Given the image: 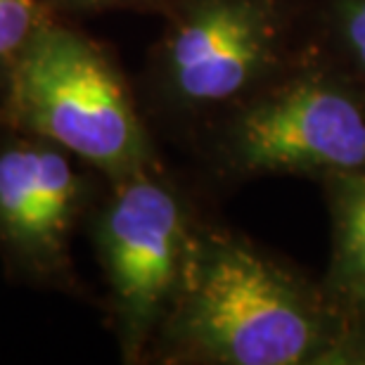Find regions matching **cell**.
I'll return each instance as SVG.
<instances>
[{
  "mask_svg": "<svg viewBox=\"0 0 365 365\" xmlns=\"http://www.w3.org/2000/svg\"><path fill=\"white\" fill-rule=\"evenodd\" d=\"M55 12H109V10H133V12H159L173 5V0H48Z\"/></svg>",
  "mask_w": 365,
  "mask_h": 365,
  "instance_id": "obj_11",
  "label": "cell"
},
{
  "mask_svg": "<svg viewBox=\"0 0 365 365\" xmlns=\"http://www.w3.org/2000/svg\"><path fill=\"white\" fill-rule=\"evenodd\" d=\"M0 128H5V114H3V109H0Z\"/></svg>",
  "mask_w": 365,
  "mask_h": 365,
  "instance_id": "obj_12",
  "label": "cell"
},
{
  "mask_svg": "<svg viewBox=\"0 0 365 365\" xmlns=\"http://www.w3.org/2000/svg\"><path fill=\"white\" fill-rule=\"evenodd\" d=\"M155 53L169 112L223 119L297 62L287 0H173Z\"/></svg>",
  "mask_w": 365,
  "mask_h": 365,
  "instance_id": "obj_4",
  "label": "cell"
},
{
  "mask_svg": "<svg viewBox=\"0 0 365 365\" xmlns=\"http://www.w3.org/2000/svg\"><path fill=\"white\" fill-rule=\"evenodd\" d=\"M78 159L43 138L10 130L0 140V252L36 282L71 280L69 242L91 204Z\"/></svg>",
  "mask_w": 365,
  "mask_h": 365,
  "instance_id": "obj_6",
  "label": "cell"
},
{
  "mask_svg": "<svg viewBox=\"0 0 365 365\" xmlns=\"http://www.w3.org/2000/svg\"><path fill=\"white\" fill-rule=\"evenodd\" d=\"M55 14L48 0H0V86L36 31Z\"/></svg>",
  "mask_w": 365,
  "mask_h": 365,
  "instance_id": "obj_8",
  "label": "cell"
},
{
  "mask_svg": "<svg viewBox=\"0 0 365 365\" xmlns=\"http://www.w3.org/2000/svg\"><path fill=\"white\" fill-rule=\"evenodd\" d=\"M330 294L349 323L356 356L365 361V277L339 284V287H330Z\"/></svg>",
  "mask_w": 365,
  "mask_h": 365,
  "instance_id": "obj_10",
  "label": "cell"
},
{
  "mask_svg": "<svg viewBox=\"0 0 365 365\" xmlns=\"http://www.w3.org/2000/svg\"><path fill=\"white\" fill-rule=\"evenodd\" d=\"M3 88L7 130L43 138L107 180L159 164L112 53L57 14L29 41Z\"/></svg>",
  "mask_w": 365,
  "mask_h": 365,
  "instance_id": "obj_2",
  "label": "cell"
},
{
  "mask_svg": "<svg viewBox=\"0 0 365 365\" xmlns=\"http://www.w3.org/2000/svg\"><path fill=\"white\" fill-rule=\"evenodd\" d=\"M327 182L334 261L330 287L365 277V173H344Z\"/></svg>",
  "mask_w": 365,
  "mask_h": 365,
  "instance_id": "obj_7",
  "label": "cell"
},
{
  "mask_svg": "<svg viewBox=\"0 0 365 365\" xmlns=\"http://www.w3.org/2000/svg\"><path fill=\"white\" fill-rule=\"evenodd\" d=\"M327 24L334 64L365 93V0H332Z\"/></svg>",
  "mask_w": 365,
  "mask_h": 365,
  "instance_id": "obj_9",
  "label": "cell"
},
{
  "mask_svg": "<svg viewBox=\"0 0 365 365\" xmlns=\"http://www.w3.org/2000/svg\"><path fill=\"white\" fill-rule=\"evenodd\" d=\"M171 363L306 365L356 361L330 292L237 232L200 223L185 273L157 334Z\"/></svg>",
  "mask_w": 365,
  "mask_h": 365,
  "instance_id": "obj_1",
  "label": "cell"
},
{
  "mask_svg": "<svg viewBox=\"0 0 365 365\" xmlns=\"http://www.w3.org/2000/svg\"><path fill=\"white\" fill-rule=\"evenodd\" d=\"M216 157L240 178L365 173V93L334 60L299 57L218 119Z\"/></svg>",
  "mask_w": 365,
  "mask_h": 365,
  "instance_id": "obj_3",
  "label": "cell"
},
{
  "mask_svg": "<svg viewBox=\"0 0 365 365\" xmlns=\"http://www.w3.org/2000/svg\"><path fill=\"white\" fill-rule=\"evenodd\" d=\"M200 223L190 200L159 164L109 180L93 218V242L126 361H140L157 339Z\"/></svg>",
  "mask_w": 365,
  "mask_h": 365,
  "instance_id": "obj_5",
  "label": "cell"
}]
</instances>
